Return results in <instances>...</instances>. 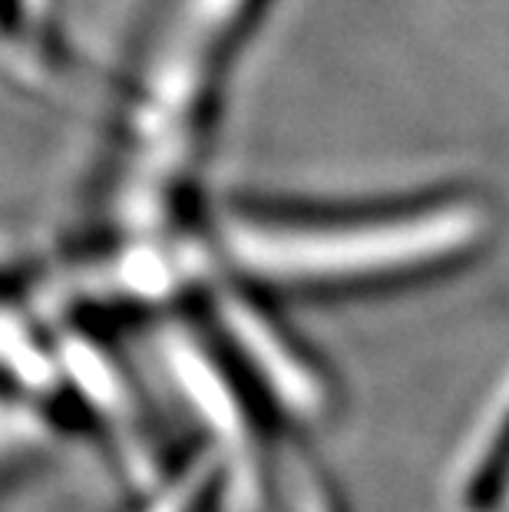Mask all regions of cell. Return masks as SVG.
<instances>
[{"mask_svg":"<svg viewBox=\"0 0 509 512\" xmlns=\"http://www.w3.org/2000/svg\"><path fill=\"white\" fill-rule=\"evenodd\" d=\"M490 212L457 185L374 195H242L222 212V248L258 285L361 294L420 285L480 252Z\"/></svg>","mask_w":509,"mask_h":512,"instance_id":"obj_2","label":"cell"},{"mask_svg":"<svg viewBox=\"0 0 509 512\" xmlns=\"http://www.w3.org/2000/svg\"><path fill=\"white\" fill-rule=\"evenodd\" d=\"M509 489V397L500 407V417L486 433V446L476 456L467 489H463V499H467L470 512H493L503 503Z\"/></svg>","mask_w":509,"mask_h":512,"instance_id":"obj_4","label":"cell"},{"mask_svg":"<svg viewBox=\"0 0 509 512\" xmlns=\"http://www.w3.org/2000/svg\"><path fill=\"white\" fill-rule=\"evenodd\" d=\"M222 486V479L215 470H209V466H199V473L196 479H192V486H189V493L182 496V503L176 512H209L215 506V489ZM146 512H159V506H149Z\"/></svg>","mask_w":509,"mask_h":512,"instance_id":"obj_5","label":"cell"},{"mask_svg":"<svg viewBox=\"0 0 509 512\" xmlns=\"http://www.w3.org/2000/svg\"><path fill=\"white\" fill-rule=\"evenodd\" d=\"M275 0H172L136 70L119 126L110 212L123 271L143 288L172 285L179 235L219 123L225 90Z\"/></svg>","mask_w":509,"mask_h":512,"instance_id":"obj_1","label":"cell"},{"mask_svg":"<svg viewBox=\"0 0 509 512\" xmlns=\"http://www.w3.org/2000/svg\"><path fill=\"white\" fill-rule=\"evenodd\" d=\"M0 387L27 403L63 394L57 341H47L34 314L0 294Z\"/></svg>","mask_w":509,"mask_h":512,"instance_id":"obj_3","label":"cell"}]
</instances>
